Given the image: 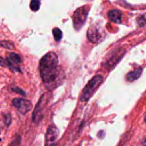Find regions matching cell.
<instances>
[{"instance_id": "cell-1", "label": "cell", "mask_w": 146, "mask_h": 146, "mask_svg": "<svg viewBox=\"0 0 146 146\" xmlns=\"http://www.w3.org/2000/svg\"><path fill=\"white\" fill-rule=\"evenodd\" d=\"M39 71L43 82L50 90L57 86L63 77V73L58 66V56L53 52L47 53L41 58Z\"/></svg>"}, {"instance_id": "cell-2", "label": "cell", "mask_w": 146, "mask_h": 146, "mask_svg": "<svg viewBox=\"0 0 146 146\" xmlns=\"http://www.w3.org/2000/svg\"><path fill=\"white\" fill-rule=\"evenodd\" d=\"M103 82V78L101 75L94 76L86 85L80 96V100L83 102L88 101L95 94L100 85Z\"/></svg>"}, {"instance_id": "cell-3", "label": "cell", "mask_w": 146, "mask_h": 146, "mask_svg": "<svg viewBox=\"0 0 146 146\" xmlns=\"http://www.w3.org/2000/svg\"><path fill=\"white\" fill-rule=\"evenodd\" d=\"M12 104L22 114L25 115L29 112L33 107L31 101L22 98H14L12 100Z\"/></svg>"}, {"instance_id": "cell-4", "label": "cell", "mask_w": 146, "mask_h": 146, "mask_svg": "<svg viewBox=\"0 0 146 146\" xmlns=\"http://www.w3.org/2000/svg\"><path fill=\"white\" fill-rule=\"evenodd\" d=\"M88 11L86 7L78 9L74 14V25L76 30H79L83 25L87 18Z\"/></svg>"}, {"instance_id": "cell-5", "label": "cell", "mask_w": 146, "mask_h": 146, "mask_svg": "<svg viewBox=\"0 0 146 146\" xmlns=\"http://www.w3.org/2000/svg\"><path fill=\"white\" fill-rule=\"evenodd\" d=\"M59 132L58 128L54 125H50L46 133V144L47 145L54 144L59 136Z\"/></svg>"}, {"instance_id": "cell-6", "label": "cell", "mask_w": 146, "mask_h": 146, "mask_svg": "<svg viewBox=\"0 0 146 146\" xmlns=\"http://www.w3.org/2000/svg\"><path fill=\"white\" fill-rule=\"evenodd\" d=\"M87 37L93 43H98L103 39V35L96 27H90L87 31Z\"/></svg>"}, {"instance_id": "cell-7", "label": "cell", "mask_w": 146, "mask_h": 146, "mask_svg": "<svg viewBox=\"0 0 146 146\" xmlns=\"http://www.w3.org/2000/svg\"><path fill=\"white\" fill-rule=\"evenodd\" d=\"M43 98H44V95L42 96V97L38 101L33 113V116H32L33 121L34 123L37 124L42 120V112L43 110L42 103L43 102Z\"/></svg>"}, {"instance_id": "cell-8", "label": "cell", "mask_w": 146, "mask_h": 146, "mask_svg": "<svg viewBox=\"0 0 146 146\" xmlns=\"http://www.w3.org/2000/svg\"><path fill=\"white\" fill-rule=\"evenodd\" d=\"M108 19L116 23H119L121 22V13L117 10H111L107 14Z\"/></svg>"}, {"instance_id": "cell-9", "label": "cell", "mask_w": 146, "mask_h": 146, "mask_svg": "<svg viewBox=\"0 0 146 146\" xmlns=\"http://www.w3.org/2000/svg\"><path fill=\"white\" fill-rule=\"evenodd\" d=\"M142 72V68H135L133 71L129 72L126 75V79L129 82H133L138 79Z\"/></svg>"}, {"instance_id": "cell-10", "label": "cell", "mask_w": 146, "mask_h": 146, "mask_svg": "<svg viewBox=\"0 0 146 146\" xmlns=\"http://www.w3.org/2000/svg\"><path fill=\"white\" fill-rule=\"evenodd\" d=\"M6 58L10 62L16 65H18V64H20L22 62V60L19 55L15 52L9 53V55L6 57Z\"/></svg>"}, {"instance_id": "cell-11", "label": "cell", "mask_w": 146, "mask_h": 146, "mask_svg": "<svg viewBox=\"0 0 146 146\" xmlns=\"http://www.w3.org/2000/svg\"><path fill=\"white\" fill-rule=\"evenodd\" d=\"M52 34L54 35V39L56 42H59L62 38V32L59 28H54L52 30Z\"/></svg>"}, {"instance_id": "cell-12", "label": "cell", "mask_w": 146, "mask_h": 146, "mask_svg": "<svg viewBox=\"0 0 146 146\" xmlns=\"http://www.w3.org/2000/svg\"><path fill=\"white\" fill-rule=\"evenodd\" d=\"M0 46L5 48L9 50H12L14 47L13 43L9 40H0Z\"/></svg>"}, {"instance_id": "cell-13", "label": "cell", "mask_w": 146, "mask_h": 146, "mask_svg": "<svg viewBox=\"0 0 146 146\" xmlns=\"http://www.w3.org/2000/svg\"><path fill=\"white\" fill-rule=\"evenodd\" d=\"M40 0H32L31 1L30 7L33 11H37L40 7Z\"/></svg>"}, {"instance_id": "cell-14", "label": "cell", "mask_w": 146, "mask_h": 146, "mask_svg": "<svg viewBox=\"0 0 146 146\" xmlns=\"http://www.w3.org/2000/svg\"><path fill=\"white\" fill-rule=\"evenodd\" d=\"M3 117H4L5 124L6 125V126L9 127L11 124V121H12V118H11V116L10 113H9L4 114Z\"/></svg>"}, {"instance_id": "cell-15", "label": "cell", "mask_w": 146, "mask_h": 146, "mask_svg": "<svg viewBox=\"0 0 146 146\" xmlns=\"http://www.w3.org/2000/svg\"><path fill=\"white\" fill-rule=\"evenodd\" d=\"M11 90H12L13 92H15V93H17V94H18L21 95H22V96H25V95H26L25 92L21 88H19V87H17V86H15V87H12V88H11Z\"/></svg>"}, {"instance_id": "cell-16", "label": "cell", "mask_w": 146, "mask_h": 146, "mask_svg": "<svg viewBox=\"0 0 146 146\" xmlns=\"http://www.w3.org/2000/svg\"><path fill=\"white\" fill-rule=\"evenodd\" d=\"M0 66L3 67H7V60L6 59L0 56Z\"/></svg>"}, {"instance_id": "cell-17", "label": "cell", "mask_w": 146, "mask_h": 146, "mask_svg": "<svg viewBox=\"0 0 146 146\" xmlns=\"http://www.w3.org/2000/svg\"><path fill=\"white\" fill-rule=\"evenodd\" d=\"M2 141V139L0 138V141Z\"/></svg>"}, {"instance_id": "cell-18", "label": "cell", "mask_w": 146, "mask_h": 146, "mask_svg": "<svg viewBox=\"0 0 146 146\" xmlns=\"http://www.w3.org/2000/svg\"><path fill=\"white\" fill-rule=\"evenodd\" d=\"M0 133H1V130H0Z\"/></svg>"}]
</instances>
